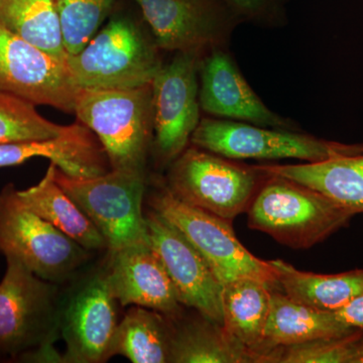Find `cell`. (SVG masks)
Masks as SVG:
<instances>
[{
  "label": "cell",
  "mask_w": 363,
  "mask_h": 363,
  "mask_svg": "<svg viewBox=\"0 0 363 363\" xmlns=\"http://www.w3.org/2000/svg\"><path fill=\"white\" fill-rule=\"evenodd\" d=\"M58 286L6 257L0 281V358L62 362L54 350L60 336Z\"/></svg>",
  "instance_id": "1"
},
{
  "label": "cell",
  "mask_w": 363,
  "mask_h": 363,
  "mask_svg": "<svg viewBox=\"0 0 363 363\" xmlns=\"http://www.w3.org/2000/svg\"><path fill=\"white\" fill-rule=\"evenodd\" d=\"M74 113L97 136L112 169L145 175L154 138L152 84L130 89H77Z\"/></svg>",
  "instance_id": "2"
},
{
  "label": "cell",
  "mask_w": 363,
  "mask_h": 363,
  "mask_svg": "<svg viewBox=\"0 0 363 363\" xmlns=\"http://www.w3.org/2000/svg\"><path fill=\"white\" fill-rule=\"evenodd\" d=\"M160 51L140 23L116 14L66 64L78 89H130L152 84L162 66Z\"/></svg>",
  "instance_id": "3"
},
{
  "label": "cell",
  "mask_w": 363,
  "mask_h": 363,
  "mask_svg": "<svg viewBox=\"0 0 363 363\" xmlns=\"http://www.w3.org/2000/svg\"><path fill=\"white\" fill-rule=\"evenodd\" d=\"M266 175L247 209V224L294 250L323 242L350 224L352 212L326 196L277 175Z\"/></svg>",
  "instance_id": "4"
},
{
  "label": "cell",
  "mask_w": 363,
  "mask_h": 363,
  "mask_svg": "<svg viewBox=\"0 0 363 363\" xmlns=\"http://www.w3.org/2000/svg\"><path fill=\"white\" fill-rule=\"evenodd\" d=\"M90 255L26 207L13 184L0 191V255L20 260L39 278L62 285L85 269Z\"/></svg>",
  "instance_id": "5"
},
{
  "label": "cell",
  "mask_w": 363,
  "mask_h": 363,
  "mask_svg": "<svg viewBox=\"0 0 363 363\" xmlns=\"http://www.w3.org/2000/svg\"><path fill=\"white\" fill-rule=\"evenodd\" d=\"M55 178L104 236L108 252L150 243L143 208L145 175L111 169L104 175L75 178L57 167Z\"/></svg>",
  "instance_id": "6"
},
{
  "label": "cell",
  "mask_w": 363,
  "mask_h": 363,
  "mask_svg": "<svg viewBox=\"0 0 363 363\" xmlns=\"http://www.w3.org/2000/svg\"><path fill=\"white\" fill-rule=\"evenodd\" d=\"M262 176L192 145L169 164L164 185L182 202L233 222L247 211Z\"/></svg>",
  "instance_id": "7"
},
{
  "label": "cell",
  "mask_w": 363,
  "mask_h": 363,
  "mask_svg": "<svg viewBox=\"0 0 363 363\" xmlns=\"http://www.w3.org/2000/svg\"><path fill=\"white\" fill-rule=\"evenodd\" d=\"M190 143L229 160L296 159L317 162L363 152V143L346 145L297 130L210 117L201 118Z\"/></svg>",
  "instance_id": "8"
},
{
  "label": "cell",
  "mask_w": 363,
  "mask_h": 363,
  "mask_svg": "<svg viewBox=\"0 0 363 363\" xmlns=\"http://www.w3.org/2000/svg\"><path fill=\"white\" fill-rule=\"evenodd\" d=\"M150 209L161 214L201 253L222 285L242 278L259 279L281 291L269 260L255 257L236 238L231 222L182 202L162 184L149 197Z\"/></svg>",
  "instance_id": "9"
},
{
  "label": "cell",
  "mask_w": 363,
  "mask_h": 363,
  "mask_svg": "<svg viewBox=\"0 0 363 363\" xmlns=\"http://www.w3.org/2000/svg\"><path fill=\"white\" fill-rule=\"evenodd\" d=\"M60 295V335L66 343L65 363H104L118 325L117 301L104 267L80 272Z\"/></svg>",
  "instance_id": "10"
},
{
  "label": "cell",
  "mask_w": 363,
  "mask_h": 363,
  "mask_svg": "<svg viewBox=\"0 0 363 363\" xmlns=\"http://www.w3.org/2000/svg\"><path fill=\"white\" fill-rule=\"evenodd\" d=\"M202 54L178 52L152 82L154 138L150 152L160 167L169 166L188 147L201 121L199 64Z\"/></svg>",
  "instance_id": "11"
},
{
  "label": "cell",
  "mask_w": 363,
  "mask_h": 363,
  "mask_svg": "<svg viewBox=\"0 0 363 363\" xmlns=\"http://www.w3.org/2000/svg\"><path fill=\"white\" fill-rule=\"evenodd\" d=\"M160 50L203 54L228 48L241 21L221 0H133Z\"/></svg>",
  "instance_id": "12"
},
{
  "label": "cell",
  "mask_w": 363,
  "mask_h": 363,
  "mask_svg": "<svg viewBox=\"0 0 363 363\" xmlns=\"http://www.w3.org/2000/svg\"><path fill=\"white\" fill-rule=\"evenodd\" d=\"M145 223L150 245L161 259L181 305L223 327V285L201 253L175 225L150 208Z\"/></svg>",
  "instance_id": "13"
},
{
  "label": "cell",
  "mask_w": 363,
  "mask_h": 363,
  "mask_svg": "<svg viewBox=\"0 0 363 363\" xmlns=\"http://www.w3.org/2000/svg\"><path fill=\"white\" fill-rule=\"evenodd\" d=\"M77 89L66 63L0 25V90L72 113Z\"/></svg>",
  "instance_id": "14"
},
{
  "label": "cell",
  "mask_w": 363,
  "mask_h": 363,
  "mask_svg": "<svg viewBox=\"0 0 363 363\" xmlns=\"http://www.w3.org/2000/svg\"><path fill=\"white\" fill-rule=\"evenodd\" d=\"M199 104L201 111L215 118L298 130L297 124L262 101L225 48L210 50L200 60Z\"/></svg>",
  "instance_id": "15"
},
{
  "label": "cell",
  "mask_w": 363,
  "mask_h": 363,
  "mask_svg": "<svg viewBox=\"0 0 363 363\" xmlns=\"http://www.w3.org/2000/svg\"><path fill=\"white\" fill-rule=\"evenodd\" d=\"M104 269L112 296L123 307L147 308L173 319L181 316L175 289L150 243L108 252Z\"/></svg>",
  "instance_id": "16"
},
{
  "label": "cell",
  "mask_w": 363,
  "mask_h": 363,
  "mask_svg": "<svg viewBox=\"0 0 363 363\" xmlns=\"http://www.w3.org/2000/svg\"><path fill=\"white\" fill-rule=\"evenodd\" d=\"M253 167L313 189L353 214H363V152L317 162Z\"/></svg>",
  "instance_id": "17"
},
{
  "label": "cell",
  "mask_w": 363,
  "mask_h": 363,
  "mask_svg": "<svg viewBox=\"0 0 363 363\" xmlns=\"http://www.w3.org/2000/svg\"><path fill=\"white\" fill-rule=\"evenodd\" d=\"M360 329L341 322L335 313L322 312L296 302L281 291H272L271 310L259 358L267 351L322 338L342 337Z\"/></svg>",
  "instance_id": "18"
},
{
  "label": "cell",
  "mask_w": 363,
  "mask_h": 363,
  "mask_svg": "<svg viewBox=\"0 0 363 363\" xmlns=\"http://www.w3.org/2000/svg\"><path fill=\"white\" fill-rule=\"evenodd\" d=\"M272 289L259 279H234L223 286V329L250 355L259 352L271 310Z\"/></svg>",
  "instance_id": "19"
},
{
  "label": "cell",
  "mask_w": 363,
  "mask_h": 363,
  "mask_svg": "<svg viewBox=\"0 0 363 363\" xmlns=\"http://www.w3.org/2000/svg\"><path fill=\"white\" fill-rule=\"evenodd\" d=\"M56 164L50 162L37 185L18 190L21 201L45 221L91 252L107 250L106 241L87 215L67 195L55 178Z\"/></svg>",
  "instance_id": "20"
},
{
  "label": "cell",
  "mask_w": 363,
  "mask_h": 363,
  "mask_svg": "<svg viewBox=\"0 0 363 363\" xmlns=\"http://www.w3.org/2000/svg\"><path fill=\"white\" fill-rule=\"evenodd\" d=\"M281 292L322 312H336L363 293V269L321 274L303 272L281 259L269 260Z\"/></svg>",
  "instance_id": "21"
},
{
  "label": "cell",
  "mask_w": 363,
  "mask_h": 363,
  "mask_svg": "<svg viewBox=\"0 0 363 363\" xmlns=\"http://www.w3.org/2000/svg\"><path fill=\"white\" fill-rule=\"evenodd\" d=\"M173 330V318L135 306L117 325L109 355L133 363L169 362Z\"/></svg>",
  "instance_id": "22"
},
{
  "label": "cell",
  "mask_w": 363,
  "mask_h": 363,
  "mask_svg": "<svg viewBox=\"0 0 363 363\" xmlns=\"http://www.w3.org/2000/svg\"><path fill=\"white\" fill-rule=\"evenodd\" d=\"M0 25L67 63L57 0H0Z\"/></svg>",
  "instance_id": "23"
},
{
  "label": "cell",
  "mask_w": 363,
  "mask_h": 363,
  "mask_svg": "<svg viewBox=\"0 0 363 363\" xmlns=\"http://www.w3.org/2000/svg\"><path fill=\"white\" fill-rule=\"evenodd\" d=\"M179 317L173 319L169 362L252 363L250 355L228 337L220 325L201 315L199 319L184 322Z\"/></svg>",
  "instance_id": "24"
},
{
  "label": "cell",
  "mask_w": 363,
  "mask_h": 363,
  "mask_svg": "<svg viewBox=\"0 0 363 363\" xmlns=\"http://www.w3.org/2000/svg\"><path fill=\"white\" fill-rule=\"evenodd\" d=\"M68 126L48 121L35 104L0 90V145L52 140L63 135Z\"/></svg>",
  "instance_id": "25"
},
{
  "label": "cell",
  "mask_w": 363,
  "mask_h": 363,
  "mask_svg": "<svg viewBox=\"0 0 363 363\" xmlns=\"http://www.w3.org/2000/svg\"><path fill=\"white\" fill-rule=\"evenodd\" d=\"M117 0H57L68 55L80 52L111 16Z\"/></svg>",
  "instance_id": "26"
},
{
  "label": "cell",
  "mask_w": 363,
  "mask_h": 363,
  "mask_svg": "<svg viewBox=\"0 0 363 363\" xmlns=\"http://www.w3.org/2000/svg\"><path fill=\"white\" fill-rule=\"evenodd\" d=\"M363 330L342 337L322 338L309 342L274 348L257 363H352Z\"/></svg>",
  "instance_id": "27"
},
{
  "label": "cell",
  "mask_w": 363,
  "mask_h": 363,
  "mask_svg": "<svg viewBox=\"0 0 363 363\" xmlns=\"http://www.w3.org/2000/svg\"><path fill=\"white\" fill-rule=\"evenodd\" d=\"M241 23H252L264 28L283 26L286 21V6L291 0H221Z\"/></svg>",
  "instance_id": "28"
},
{
  "label": "cell",
  "mask_w": 363,
  "mask_h": 363,
  "mask_svg": "<svg viewBox=\"0 0 363 363\" xmlns=\"http://www.w3.org/2000/svg\"><path fill=\"white\" fill-rule=\"evenodd\" d=\"M54 152L50 140L0 145V168L18 166L35 157L51 159Z\"/></svg>",
  "instance_id": "29"
},
{
  "label": "cell",
  "mask_w": 363,
  "mask_h": 363,
  "mask_svg": "<svg viewBox=\"0 0 363 363\" xmlns=\"http://www.w3.org/2000/svg\"><path fill=\"white\" fill-rule=\"evenodd\" d=\"M334 313L348 327L363 330V293Z\"/></svg>",
  "instance_id": "30"
},
{
  "label": "cell",
  "mask_w": 363,
  "mask_h": 363,
  "mask_svg": "<svg viewBox=\"0 0 363 363\" xmlns=\"http://www.w3.org/2000/svg\"><path fill=\"white\" fill-rule=\"evenodd\" d=\"M352 363H363V336L362 338L360 339L359 344H358L357 353H355Z\"/></svg>",
  "instance_id": "31"
}]
</instances>
